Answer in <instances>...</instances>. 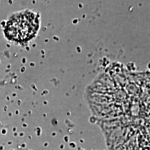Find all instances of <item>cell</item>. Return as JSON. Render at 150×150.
I'll return each instance as SVG.
<instances>
[{"label": "cell", "instance_id": "1", "mask_svg": "<svg viewBox=\"0 0 150 150\" xmlns=\"http://www.w3.org/2000/svg\"><path fill=\"white\" fill-rule=\"evenodd\" d=\"M39 29V16L33 11L27 10L11 16L5 24L4 32L8 40L24 44L33 40Z\"/></svg>", "mask_w": 150, "mask_h": 150}]
</instances>
